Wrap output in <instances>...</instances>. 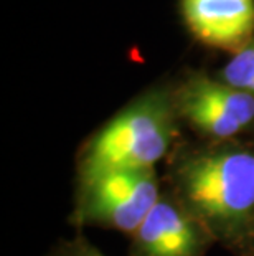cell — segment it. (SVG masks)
Returning a JSON list of instances; mask_svg holds the SVG:
<instances>
[{
  "label": "cell",
  "instance_id": "1",
  "mask_svg": "<svg viewBox=\"0 0 254 256\" xmlns=\"http://www.w3.org/2000/svg\"><path fill=\"white\" fill-rule=\"evenodd\" d=\"M172 101L165 91H150L99 130L83 160L84 182L121 170H147L169 149Z\"/></svg>",
  "mask_w": 254,
  "mask_h": 256
},
{
  "label": "cell",
  "instance_id": "2",
  "mask_svg": "<svg viewBox=\"0 0 254 256\" xmlns=\"http://www.w3.org/2000/svg\"><path fill=\"white\" fill-rule=\"evenodd\" d=\"M187 202L210 225L233 232L254 210V156L245 150L202 154L180 170Z\"/></svg>",
  "mask_w": 254,
  "mask_h": 256
},
{
  "label": "cell",
  "instance_id": "3",
  "mask_svg": "<svg viewBox=\"0 0 254 256\" xmlns=\"http://www.w3.org/2000/svg\"><path fill=\"white\" fill-rule=\"evenodd\" d=\"M177 106L188 122L215 138H231L254 119V96L205 74L182 84Z\"/></svg>",
  "mask_w": 254,
  "mask_h": 256
},
{
  "label": "cell",
  "instance_id": "4",
  "mask_svg": "<svg viewBox=\"0 0 254 256\" xmlns=\"http://www.w3.org/2000/svg\"><path fill=\"white\" fill-rule=\"evenodd\" d=\"M88 187L89 215L124 232H137L149 212L159 204L157 182L150 168L112 172Z\"/></svg>",
  "mask_w": 254,
  "mask_h": 256
},
{
  "label": "cell",
  "instance_id": "5",
  "mask_svg": "<svg viewBox=\"0 0 254 256\" xmlns=\"http://www.w3.org/2000/svg\"><path fill=\"white\" fill-rule=\"evenodd\" d=\"M183 20L205 45L236 53L254 36V0H182Z\"/></svg>",
  "mask_w": 254,
  "mask_h": 256
},
{
  "label": "cell",
  "instance_id": "6",
  "mask_svg": "<svg viewBox=\"0 0 254 256\" xmlns=\"http://www.w3.org/2000/svg\"><path fill=\"white\" fill-rule=\"evenodd\" d=\"M137 240L145 256H195L198 248L192 223L175 206L160 200L139 226Z\"/></svg>",
  "mask_w": 254,
  "mask_h": 256
},
{
  "label": "cell",
  "instance_id": "7",
  "mask_svg": "<svg viewBox=\"0 0 254 256\" xmlns=\"http://www.w3.org/2000/svg\"><path fill=\"white\" fill-rule=\"evenodd\" d=\"M221 76L225 83L254 96V36L241 50L233 53V58L225 64Z\"/></svg>",
  "mask_w": 254,
  "mask_h": 256
},
{
  "label": "cell",
  "instance_id": "8",
  "mask_svg": "<svg viewBox=\"0 0 254 256\" xmlns=\"http://www.w3.org/2000/svg\"><path fill=\"white\" fill-rule=\"evenodd\" d=\"M79 256H102V254L96 253V252H88V250H86V252H83Z\"/></svg>",
  "mask_w": 254,
  "mask_h": 256
}]
</instances>
